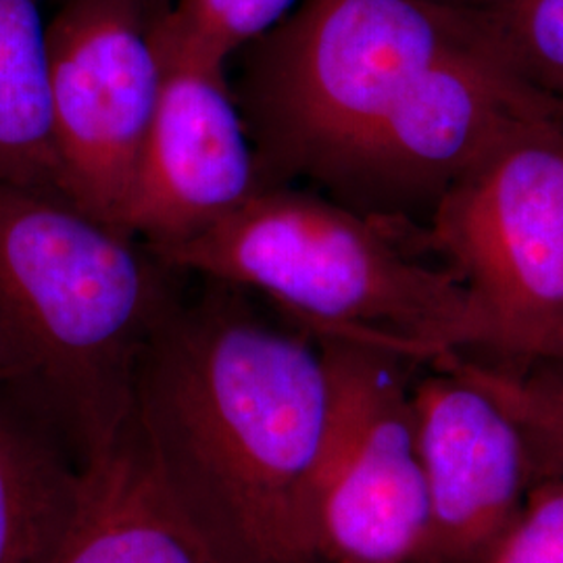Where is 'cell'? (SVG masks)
I'll use <instances>...</instances> for the list:
<instances>
[{
	"mask_svg": "<svg viewBox=\"0 0 563 563\" xmlns=\"http://www.w3.org/2000/svg\"><path fill=\"white\" fill-rule=\"evenodd\" d=\"M142 351L132 430L223 563H320L316 488L332 388L320 344L202 278Z\"/></svg>",
	"mask_w": 563,
	"mask_h": 563,
	"instance_id": "cell-1",
	"label": "cell"
},
{
	"mask_svg": "<svg viewBox=\"0 0 563 563\" xmlns=\"http://www.w3.org/2000/svg\"><path fill=\"white\" fill-rule=\"evenodd\" d=\"M181 274L67 197L0 181V395L86 470L101 465L128 434L142 351Z\"/></svg>",
	"mask_w": 563,
	"mask_h": 563,
	"instance_id": "cell-2",
	"label": "cell"
},
{
	"mask_svg": "<svg viewBox=\"0 0 563 563\" xmlns=\"http://www.w3.org/2000/svg\"><path fill=\"white\" fill-rule=\"evenodd\" d=\"M153 251L186 276L278 302L313 339L369 342L423 367L478 336L472 299L446 267L397 228L288 184L263 186L201 234Z\"/></svg>",
	"mask_w": 563,
	"mask_h": 563,
	"instance_id": "cell-3",
	"label": "cell"
},
{
	"mask_svg": "<svg viewBox=\"0 0 563 563\" xmlns=\"http://www.w3.org/2000/svg\"><path fill=\"white\" fill-rule=\"evenodd\" d=\"M476 38L441 0H301L236 53L232 90L265 184L316 180Z\"/></svg>",
	"mask_w": 563,
	"mask_h": 563,
	"instance_id": "cell-4",
	"label": "cell"
},
{
	"mask_svg": "<svg viewBox=\"0 0 563 563\" xmlns=\"http://www.w3.org/2000/svg\"><path fill=\"white\" fill-rule=\"evenodd\" d=\"M407 236L472 299L478 336L462 355L520 362L563 318V118L499 142Z\"/></svg>",
	"mask_w": 563,
	"mask_h": 563,
	"instance_id": "cell-5",
	"label": "cell"
},
{
	"mask_svg": "<svg viewBox=\"0 0 563 563\" xmlns=\"http://www.w3.org/2000/svg\"><path fill=\"white\" fill-rule=\"evenodd\" d=\"M553 118H563V107L520 80L478 36L430 69L311 184L372 220L422 230L474 163L514 132Z\"/></svg>",
	"mask_w": 563,
	"mask_h": 563,
	"instance_id": "cell-6",
	"label": "cell"
},
{
	"mask_svg": "<svg viewBox=\"0 0 563 563\" xmlns=\"http://www.w3.org/2000/svg\"><path fill=\"white\" fill-rule=\"evenodd\" d=\"M332 407L316 488L320 563H416L430 501L416 434L418 365L369 342L316 339Z\"/></svg>",
	"mask_w": 563,
	"mask_h": 563,
	"instance_id": "cell-7",
	"label": "cell"
},
{
	"mask_svg": "<svg viewBox=\"0 0 563 563\" xmlns=\"http://www.w3.org/2000/svg\"><path fill=\"white\" fill-rule=\"evenodd\" d=\"M172 4L174 0H57L46 20L65 195L118 228L162 95L159 27Z\"/></svg>",
	"mask_w": 563,
	"mask_h": 563,
	"instance_id": "cell-8",
	"label": "cell"
},
{
	"mask_svg": "<svg viewBox=\"0 0 563 563\" xmlns=\"http://www.w3.org/2000/svg\"><path fill=\"white\" fill-rule=\"evenodd\" d=\"M159 46L162 95L121 220L125 232L153 249L201 234L267 186L225 74L228 60L181 38L169 13Z\"/></svg>",
	"mask_w": 563,
	"mask_h": 563,
	"instance_id": "cell-9",
	"label": "cell"
},
{
	"mask_svg": "<svg viewBox=\"0 0 563 563\" xmlns=\"http://www.w3.org/2000/svg\"><path fill=\"white\" fill-rule=\"evenodd\" d=\"M413 380L430 522L416 563H488L539 483L522 423L443 360Z\"/></svg>",
	"mask_w": 563,
	"mask_h": 563,
	"instance_id": "cell-10",
	"label": "cell"
},
{
	"mask_svg": "<svg viewBox=\"0 0 563 563\" xmlns=\"http://www.w3.org/2000/svg\"><path fill=\"white\" fill-rule=\"evenodd\" d=\"M95 481L53 430L0 395V563H59Z\"/></svg>",
	"mask_w": 563,
	"mask_h": 563,
	"instance_id": "cell-11",
	"label": "cell"
},
{
	"mask_svg": "<svg viewBox=\"0 0 563 563\" xmlns=\"http://www.w3.org/2000/svg\"><path fill=\"white\" fill-rule=\"evenodd\" d=\"M59 563H223L167 497L130 426Z\"/></svg>",
	"mask_w": 563,
	"mask_h": 563,
	"instance_id": "cell-12",
	"label": "cell"
},
{
	"mask_svg": "<svg viewBox=\"0 0 563 563\" xmlns=\"http://www.w3.org/2000/svg\"><path fill=\"white\" fill-rule=\"evenodd\" d=\"M0 181L67 197L42 0H0Z\"/></svg>",
	"mask_w": 563,
	"mask_h": 563,
	"instance_id": "cell-13",
	"label": "cell"
},
{
	"mask_svg": "<svg viewBox=\"0 0 563 563\" xmlns=\"http://www.w3.org/2000/svg\"><path fill=\"white\" fill-rule=\"evenodd\" d=\"M505 65L563 107V0H441Z\"/></svg>",
	"mask_w": 563,
	"mask_h": 563,
	"instance_id": "cell-14",
	"label": "cell"
},
{
	"mask_svg": "<svg viewBox=\"0 0 563 563\" xmlns=\"http://www.w3.org/2000/svg\"><path fill=\"white\" fill-rule=\"evenodd\" d=\"M444 362L493 393L522 423L539 481L563 465V367L551 363H499L446 353Z\"/></svg>",
	"mask_w": 563,
	"mask_h": 563,
	"instance_id": "cell-15",
	"label": "cell"
},
{
	"mask_svg": "<svg viewBox=\"0 0 563 563\" xmlns=\"http://www.w3.org/2000/svg\"><path fill=\"white\" fill-rule=\"evenodd\" d=\"M301 0H174L169 25L202 51L228 60L284 20Z\"/></svg>",
	"mask_w": 563,
	"mask_h": 563,
	"instance_id": "cell-16",
	"label": "cell"
},
{
	"mask_svg": "<svg viewBox=\"0 0 563 563\" xmlns=\"http://www.w3.org/2000/svg\"><path fill=\"white\" fill-rule=\"evenodd\" d=\"M488 563H563V465L532 486Z\"/></svg>",
	"mask_w": 563,
	"mask_h": 563,
	"instance_id": "cell-17",
	"label": "cell"
},
{
	"mask_svg": "<svg viewBox=\"0 0 563 563\" xmlns=\"http://www.w3.org/2000/svg\"><path fill=\"white\" fill-rule=\"evenodd\" d=\"M523 363H551V365L563 367V318L528 346L520 362L511 365H523Z\"/></svg>",
	"mask_w": 563,
	"mask_h": 563,
	"instance_id": "cell-18",
	"label": "cell"
}]
</instances>
